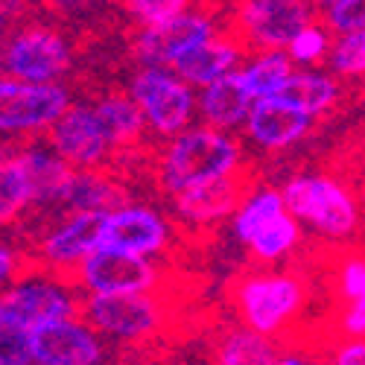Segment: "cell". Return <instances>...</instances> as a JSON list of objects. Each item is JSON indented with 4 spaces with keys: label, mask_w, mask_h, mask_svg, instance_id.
<instances>
[{
    "label": "cell",
    "mask_w": 365,
    "mask_h": 365,
    "mask_svg": "<svg viewBox=\"0 0 365 365\" xmlns=\"http://www.w3.org/2000/svg\"><path fill=\"white\" fill-rule=\"evenodd\" d=\"M164 190L181 193L202 181H214L242 173V149L240 143L217 126H187L170 138L158 161Z\"/></svg>",
    "instance_id": "obj_1"
},
{
    "label": "cell",
    "mask_w": 365,
    "mask_h": 365,
    "mask_svg": "<svg viewBox=\"0 0 365 365\" xmlns=\"http://www.w3.org/2000/svg\"><path fill=\"white\" fill-rule=\"evenodd\" d=\"M82 295L76 281L33 263L0 292V319H9L26 330L41 324L82 316Z\"/></svg>",
    "instance_id": "obj_2"
},
{
    "label": "cell",
    "mask_w": 365,
    "mask_h": 365,
    "mask_svg": "<svg viewBox=\"0 0 365 365\" xmlns=\"http://www.w3.org/2000/svg\"><path fill=\"white\" fill-rule=\"evenodd\" d=\"M167 298L158 292H123V295H82V319L100 336L120 345H143L167 327Z\"/></svg>",
    "instance_id": "obj_3"
},
{
    "label": "cell",
    "mask_w": 365,
    "mask_h": 365,
    "mask_svg": "<svg viewBox=\"0 0 365 365\" xmlns=\"http://www.w3.org/2000/svg\"><path fill=\"white\" fill-rule=\"evenodd\" d=\"M304 304H307V284L289 272L246 275L234 289V310L240 322L275 339L292 324Z\"/></svg>",
    "instance_id": "obj_4"
},
{
    "label": "cell",
    "mask_w": 365,
    "mask_h": 365,
    "mask_svg": "<svg viewBox=\"0 0 365 365\" xmlns=\"http://www.w3.org/2000/svg\"><path fill=\"white\" fill-rule=\"evenodd\" d=\"M284 202L298 222L330 240H348L359 228V205L339 178L295 175L284 185Z\"/></svg>",
    "instance_id": "obj_5"
},
{
    "label": "cell",
    "mask_w": 365,
    "mask_h": 365,
    "mask_svg": "<svg viewBox=\"0 0 365 365\" xmlns=\"http://www.w3.org/2000/svg\"><path fill=\"white\" fill-rule=\"evenodd\" d=\"M71 106V91L62 82H29L0 76V132L38 135L47 132Z\"/></svg>",
    "instance_id": "obj_6"
},
{
    "label": "cell",
    "mask_w": 365,
    "mask_h": 365,
    "mask_svg": "<svg viewBox=\"0 0 365 365\" xmlns=\"http://www.w3.org/2000/svg\"><path fill=\"white\" fill-rule=\"evenodd\" d=\"M129 94L143 108L149 129L161 138H173L181 129H187L196 108L193 85L167 65H146L143 71H138L129 85Z\"/></svg>",
    "instance_id": "obj_7"
},
{
    "label": "cell",
    "mask_w": 365,
    "mask_h": 365,
    "mask_svg": "<svg viewBox=\"0 0 365 365\" xmlns=\"http://www.w3.org/2000/svg\"><path fill=\"white\" fill-rule=\"evenodd\" d=\"M82 292L123 295V292H158L164 289L161 269L143 255L120 249H94L71 275Z\"/></svg>",
    "instance_id": "obj_8"
},
{
    "label": "cell",
    "mask_w": 365,
    "mask_h": 365,
    "mask_svg": "<svg viewBox=\"0 0 365 365\" xmlns=\"http://www.w3.org/2000/svg\"><path fill=\"white\" fill-rule=\"evenodd\" d=\"M316 0H240L237 38L257 50H287L301 26L316 21Z\"/></svg>",
    "instance_id": "obj_9"
},
{
    "label": "cell",
    "mask_w": 365,
    "mask_h": 365,
    "mask_svg": "<svg viewBox=\"0 0 365 365\" xmlns=\"http://www.w3.org/2000/svg\"><path fill=\"white\" fill-rule=\"evenodd\" d=\"M47 143L79 170H103L114 155L94 103H71L65 114L47 129Z\"/></svg>",
    "instance_id": "obj_10"
},
{
    "label": "cell",
    "mask_w": 365,
    "mask_h": 365,
    "mask_svg": "<svg viewBox=\"0 0 365 365\" xmlns=\"http://www.w3.org/2000/svg\"><path fill=\"white\" fill-rule=\"evenodd\" d=\"M108 210H73L65 214L62 222H56L38 242L36 266H44L58 275H73L76 266L103 242Z\"/></svg>",
    "instance_id": "obj_11"
},
{
    "label": "cell",
    "mask_w": 365,
    "mask_h": 365,
    "mask_svg": "<svg viewBox=\"0 0 365 365\" xmlns=\"http://www.w3.org/2000/svg\"><path fill=\"white\" fill-rule=\"evenodd\" d=\"M4 68L9 76L29 82H58L71 71L68 41L47 26H26L4 47Z\"/></svg>",
    "instance_id": "obj_12"
},
{
    "label": "cell",
    "mask_w": 365,
    "mask_h": 365,
    "mask_svg": "<svg viewBox=\"0 0 365 365\" xmlns=\"http://www.w3.org/2000/svg\"><path fill=\"white\" fill-rule=\"evenodd\" d=\"M106 359V342L82 316L58 319L33 330L36 365H97Z\"/></svg>",
    "instance_id": "obj_13"
},
{
    "label": "cell",
    "mask_w": 365,
    "mask_h": 365,
    "mask_svg": "<svg viewBox=\"0 0 365 365\" xmlns=\"http://www.w3.org/2000/svg\"><path fill=\"white\" fill-rule=\"evenodd\" d=\"M217 36V24L205 12H181L164 24L143 26L135 38V56L143 65H173L178 56Z\"/></svg>",
    "instance_id": "obj_14"
},
{
    "label": "cell",
    "mask_w": 365,
    "mask_h": 365,
    "mask_svg": "<svg viewBox=\"0 0 365 365\" xmlns=\"http://www.w3.org/2000/svg\"><path fill=\"white\" fill-rule=\"evenodd\" d=\"M173 240L170 222L146 205H120L108 210L103 242L106 249H120L129 255H143V257H155L161 255Z\"/></svg>",
    "instance_id": "obj_15"
},
{
    "label": "cell",
    "mask_w": 365,
    "mask_h": 365,
    "mask_svg": "<svg viewBox=\"0 0 365 365\" xmlns=\"http://www.w3.org/2000/svg\"><path fill=\"white\" fill-rule=\"evenodd\" d=\"M246 190L249 187L242 181V173H237V175L202 181V185L173 193V207L190 225H214L225 217H234L240 202L246 199Z\"/></svg>",
    "instance_id": "obj_16"
},
{
    "label": "cell",
    "mask_w": 365,
    "mask_h": 365,
    "mask_svg": "<svg viewBox=\"0 0 365 365\" xmlns=\"http://www.w3.org/2000/svg\"><path fill=\"white\" fill-rule=\"evenodd\" d=\"M313 120L316 117L281 103L278 97H263L252 103L246 132L263 149H289L313 129Z\"/></svg>",
    "instance_id": "obj_17"
},
{
    "label": "cell",
    "mask_w": 365,
    "mask_h": 365,
    "mask_svg": "<svg viewBox=\"0 0 365 365\" xmlns=\"http://www.w3.org/2000/svg\"><path fill=\"white\" fill-rule=\"evenodd\" d=\"M240 58H242V41L237 36H222V38L214 36L205 44L187 50L185 56H178L170 68L193 88H205L210 82H217L220 76L237 71Z\"/></svg>",
    "instance_id": "obj_18"
},
{
    "label": "cell",
    "mask_w": 365,
    "mask_h": 365,
    "mask_svg": "<svg viewBox=\"0 0 365 365\" xmlns=\"http://www.w3.org/2000/svg\"><path fill=\"white\" fill-rule=\"evenodd\" d=\"M252 94L246 91V85H242L240 79V68L220 76L217 82H210L202 88L199 94V111H202V120L217 129H237L246 123V117L252 111Z\"/></svg>",
    "instance_id": "obj_19"
},
{
    "label": "cell",
    "mask_w": 365,
    "mask_h": 365,
    "mask_svg": "<svg viewBox=\"0 0 365 365\" xmlns=\"http://www.w3.org/2000/svg\"><path fill=\"white\" fill-rule=\"evenodd\" d=\"M129 202V193L123 185H117L114 178L103 175L100 170H79L73 167L65 193L58 199V207L65 214L73 210H114Z\"/></svg>",
    "instance_id": "obj_20"
},
{
    "label": "cell",
    "mask_w": 365,
    "mask_h": 365,
    "mask_svg": "<svg viewBox=\"0 0 365 365\" xmlns=\"http://www.w3.org/2000/svg\"><path fill=\"white\" fill-rule=\"evenodd\" d=\"M18 155L29 175V185H33V205H58L73 167L50 143L21 149Z\"/></svg>",
    "instance_id": "obj_21"
},
{
    "label": "cell",
    "mask_w": 365,
    "mask_h": 365,
    "mask_svg": "<svg viewBox=\"0 0 365 365\" xmlns=\"http://www.w3.org/2000/svg\"><path fill=\"white\" fill-rule=\"evenodd\" d=\"M100 123L111 140L114 149H129L140 140L143 129H149L143 108L138 106V100L132 94H108L103 100L94 103Z\"/></svg>",
    "instance_id": "obj_22"
},
{
    "label": "cell",
    "mask_w": 365,
    "mask_h": 365,
    "mask_svg": "<svg viewBox=\"0 0 365 365\" xmlns=\"http://www.w3.org/2000/svg\"><path fill=\"white\" fill-rule=\"evenodd\" d=\"M339 94H342V88H339V82L333 76L313 73V71L310 73H295L292 71V76L281 85V91L275 97L281 103L304 111V114L319 117V114H324V111H330L333 106H336Z\"/></svg>",
    "instance_id": "obj_23"
},
{
    "label": "cell",
    "mask_w": 365,
    "mask_h": 365,
    "mask_svg": "<svg viewBox=\"0 0 365 365\" xmlns=\"http://www.w3.org/2000/svg\"><path fill=\"white\" fill-rule=\"evenodd\" d=\"M281 345L275 336H266L252 327L228 330L217 345V359L222 365H278L281 362Z\"/></svg>",
    "instance_id": "obj_24"
},
{
    "label": "cell",
    "mask_w": 365,
    "mask_h": 365,
    "mask_svg": "<svg viewBox=\"0 0 365 365\" xmlns=\"http://www.w3.org/2000/svg\"><path fill=\"white\" fill-rule=\"evenodd\" d=\"M301 242V222L298 217H292L284 207L281 214L272 217L249 242L246 249L255 255V260L260 263H278L284 257H289L295 252V246Z\"/></svg>",
    "instance_id": "obj_25"
},
{
    "label": "cell",
    "mask_w": 365,
    "mask_h": 365,
    "mask_svg": "<svg viewBox=\"0 0 365 365\" xmlns=\"http://www.w3.org/2000/svg\"><path fill=\"white\" fill-rule=\"evenodd\" d=\"M292 71L295 68H292L289 53L260 50V56H255L249 65L240 68V79L252 94V100H263V97H275L281 85L292 76Z\"/></svg>",
    "instance_id": "obj_26"
},
{
    "label": "cell",
    "mask_w": 365,
    "mask_h": 365,
    "mask_svg": "<svg viewBox=\"0 0 365 365\" xmlns=\"http://www.w3.org/2000/svg\"><path fill=\"white\" fill-rule=\"evenodd\" d=\"M33 205V185L21 164V155H4L0 158V228L15 222L24 207Z\"/></svg>",
    "instance_id": "obj_27"
},
{
    "label": "cell",
    "mask_w": 365,
    "mask_h": 365,
    "mask_svg": "<svg viewBox=\"0 0 365 365\" xmlns=\"http://www.w3.org/2000/svg\"><path fill=\"white\" fill-rule=\"evenodd\" d=\"M287 207V202H284V193L281 190H272V187H260V190H255V193H249L246 199L240 202V207L234 210V217H231V222H234V237L246 246V242L275 217V214H281V210Z\"/></svg>",
    "instance_id": "obj_28"
},
{
    "label": "cell",
    "mask_w": 365,
    "mask_h": 365,
    "mask_svg": "<svg viewBox=\"0 0 365 365\" xmlns=\"http://www.w3.org/2000/svg\"><path fill=\"white\" fill-rule=\"evenodd\" d=\"M327 68L336 76H362L365 73V29L339 33V41L327 53Z\"/></svg>",
    "instance_id": "obj_29"
},
{
    "label": "cell",
    "mask_w": 365,
    "mask_h": 365,
    "mask_svg": "<svg viewBox=\"0 0 365 365\" xmlns=\"http://www.w3.org/2000/svg\"><path fill=\"white\" fill-rule=\"evenodd\" d=\"M330 47L333 44H330L327 29L313 21V24L298 29L295 38L287 44V53H289L292 62H298V65H316V62H322V58L330 53Z\"/></svg>",
    "instance_id": "obj_30"
},
{
    "label": "cell",
    "mask_w": 365,
    "mask_h": 365,
    "mask_svg": "<svg viewBox=\"0 0 365 365\" xmlns=\"http://www.w3.org/2000/svg\"><path fill=\"white\" fill-rule=\"evenodd\" d=\"M33 362V330L9 319H0V365H29Z\"/></svg>",
    "instance_id": "obj_31"
},
{
    "label": "cell",
    "mask_w": 365,
    "mask_h": 365,
    "mask_svg": "<svg viewBox=\"0 0 365 365\" xmlns=\"http://www.w3.org/2000/svg\"><path fill=\"white\" fill-rule=\"evenodd\" d=\"M187 6H190V0H126L129 15L143 26L164 24L181 12H187Z\"/></svg>",
    "instance_id": "obj_32"
},
{
    "label": "cell",
    "mask_w": 365,
    "mask_h": 365,
    "mask_svg": "<svg viewBox=\"0 0 365 365\" xmlns=\"http://www.w3.org/2000/svg\"><path fill=\"white\" fill-rule=\"evenodd\" d=\"M324 21L333 33L365 29V0H330L324 6Z\"/></svg>",
    "instance_id": "obj_33"
},
{
    "label": "cell",
    "mask_w": 365,
    "mask_h": 365,
    "mask_svg": "<svg viewBox=\"0 0 365 365\" xmlns=\"http://www.w3.org/2000/svg\"><path fill=\"white\" fill-rule=\"evenodd\" d=\"M336 281H339L342 298H348V301L351 298H362L365 295V257L362 255H354V257L342 260Z\"/></svg>",
    "instance_id": "obj_34"
},
{
    "label": "cell",
    "mask_w": 365,
    "mask_h": 365,
    "mask_svg": "<svg viewBox=\"0 0 365 365\" xmlns=\"http://www.w3.org/2000/svg\"><path fill=\"white\" fill-rule=\"evenodd\" d=\"M26 266H29V257H24V255L12 246V242L0 240V292H4Z\"/></svg>",
    "instance_id": "obj_35"
},
{
    "label": "cell",
    "mask_w": 365,
    "mask_h": 365,
    "mask_svg": "<svg viewBox=\"0 0 365 365\" xmlns=\"http://www.w3.org/2000/svg\"><path fill=\"white\" fill-rule=\"evenodd\" d=\"M342 336L348 339H365V295L362 298H351L348 307L342 313Z\"/></svg>",
    "instance_id": "obj_36"
},
{
    "label": "cell",
    "mask_w": 365,
    "mask_h": 365,
    "mask_svg": "<svg viewBox=\"0 0 365 365\" xmlns=\"http://www.w3.org/2000/svg\"><path fill=\"white\" fill-rule=\"evenodd\" d=\"M330 362L336 365H365V339H348L333 348Z\"/></svg>",
    "instance_id": "obj_37"
},
{
    "label": "cell",
    "mask_w": 365,
    "mask_h": 365,
    "mask_svg": "<svg viewBox=\"0 0 365 365\" xmlns=\"http://www.w3.org/2000/svg\"><path fill=\"white\" fill-rule=\"evenodd\" d=\"M50 4H53L58 12H82V9H88L91 4H97V0H50Z\"/></svg>",
    "instance_id": "obj_38"
},
{
    "label": "cell",
    "mask_w": 365,
    "mask_h": 365,
    "mask_svg": "<svg viewBox=\"0 0 365 365\" xmlns=\"http://www.w3.org/2000/svg\"><path fill=\"white\" fill-rule=\"evenodd\" d=\"M4 71H6V68H4V53H0V76H4Z\"/></svg>",
    "instance_id": "obj_39"
},
{
    "label": "cell",
    "mask_w": 365,
    "mask_h": 365,
    "mask_svg": "<svg viewBox=\"0 0 365 365\" xmlns=\"http://www.w3.org/2000/svg\"><path fill=\"white\" fill-rule=\"evenodd\" d=\"M359 196H362V207H365V181H362V190H359Z\"/></svg>",
    "instance_id": "obj_40"
},
{
    "label": "cell",
    "mask_w": 365,
    "mask_h": 365,
    "mask_svg": "<svg viewBox=\"0 0 365 365\" xmlns=\"http://www.w3.org/2000/svg\"><path fill=\"white\" fill-rule=\"evenodd\" d=\"M316 4H319V6H322V9H324V6H327V4H330V0H316Z\"/></svg>",
    "instance_id": "obj_41"
}]
</instances>
